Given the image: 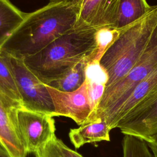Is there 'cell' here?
Segmentation results:
<instances>
[{
    "label": "cell",
    "instance_id": "obj_1",
    "mask_svg": "<svg viewBox=\"0 0 157 157\" xmlns=\"http://www.w3.org/2000/svg\"><path fill=\"white\" fill-rule=\"evenodd\" d=\"M77 15V0L50 2L28 13L0 49L23 59L34 55L74 28Z\"/></svg>",
    "mask_w": 157,
    "mask_h": 157
},
{
    "label": "cell",
    "instance_id": "obj_2",
    "mask_svg": "<svg viewBox=\"0 0 157 157\" xmlns=\"http://www.w3.org/2000/svg\"><path fill=\"white\" fill-rule=\"evenodd\" d=\"M97 31L92 28H73L36 54L24 58V62L47 85L63 77L80 63L96 59Z\"/></svg>",
    "mask_w": 157,
    "mask_h": 157
},
{
    "label": "cell",
    "instance_id": "obj_3",
    "mask_svg": "<svg viewBox=\"0 0 157 157\" xmlns=\"http://www.w3.org/2000/svg\"><path fill=\"white\" fill-rule=\"evenodd\" d=\"M157 26V6L145 16L117 30L118 34L104 52L99 62L106 72L105 88L122 79L145 50Z\"/></svg>",
    "mask_w": 157,
    "mask_h": 157
},
{
    "label": "cell",
    "instance_id": "obj_4",
    "mask_svg": "<svg viewBox=\"0 0 157 157\" xmlns=\"http://www.w3.org/2000/svg\"><path fill=\"white\" fill-rule=\"evenodd\" d=\"M156 67H157V26L140 58L122 79L111 86L105 88L96 110L90 115L85 123L99 118Z\"/></svg>",
    "mask_w": 157,
    "mask_h": 157
},
{
    "label": "cell",
    "instance_id": "obj_5",
    "mask_svg": "<svg viewBox=\"0 0 157 157\" xmlns=\"http://www.w3.org/2000/svg\"><path fill=\"white\" fill-rule=\"evenodd\" d=\"M1 50L13 73L21 97L22 107L54 117L53 101L45 85L26 66L23 58Z\"/></svg>",
    "mask_w": 157,
    "mask_h": 157
},
{
    "label": "cell",
    "instance_id": "obj_6",
    "mask_svg": "<svg viewBox=\"0 0 157 157\" xmlns=\"http://www.w3.org/2000/svg\"><path fill=\"white\" fill-rule=\"evenodd\" d=\"M156 98L157 67L99 118L106 120L111 130L117 128L119 124L143 111Z\"/></svg>",
    "mask_w": 157,
    "mask_h": 157
},
{
    "label": "cell",
    "instance_id": "obj_7",
    "mask_svg": "<svg viewBox=\"0 0 157 157\" xmlns=\"http://www.w3.org/2000/svg\"><path fill=\"white\" fill-rule=\"evenodd\" d=\"M53 117L23 108L18 110V127L28 153H35L55 135Z\"/></svg>",
    "mask_w": 157,
    "mask_h": 157
},
{
    "label": "cell",
    "instance_id": "obj_8",
    "mask_svg": "<svg viewBox=\"0 0 157 157\" xmlns=\"http://www.w3.org/2000/svg\"><path fill=\"white\" fill-rule=\"evenodd\" d=\"M45 86L53 101L54 117L70 118L80 126L86 121L91 113V107L86 82L78 89L71 92L61 91L48 85Z\"/></svg>",
    "mask_w": 157,
    "mask_h": 157
},
{
    "label": "cell",
    "instance_id": "obj_9",
    "mask_svg": "<svg viewBox=\"0 0 157 157\" xmlns=\"http://www.w3.org/2000/svg\"><path fill=\"white\" fill-rule=\"evenodd\" d=\"M120 0H77L74 28L114 29Z\"/></svg>",
    "mask_w": 157,
    "mask_h": 157
},
{
    "label": "cell",
    "instance_id": "obj_10",
    "mask_svg": "<svg viewBox=\"0 0 157 157\" xmlns=\"http://www.w3.org/2000/svg\"><path fill=\"white\" fill-rule=\"evenodd\" d=\"M21 108L0 94V144L12 157L28 154L18 124L17 112Z\"/></svg>",
    "mask_w": 157,
    "mask_h": 157
},
{
    "label": "cell",
    "instance_id": "obj_11",
    "mask_svg": "<svg viewBox=\"0 0 157 157\" xmlns=\"http://www.w3.org/2000/svg\"><path fill=\"white\" fill-rule=\"evenodd\" d=\"M124 135H131L145 141L148 145L157 144V98L137 115L117 127Z\"/></svg>",
    "mask_w": 157,
    "mask_h": 157
},
{
    "label": "cell",
    "instance_id": "obj_12",
    "mask_svg": "<svg viewBox=\"0 0 157 157\" xmlns=\"http://www.w3.org/2000/svg\"><path fill=\"white\" fill-rule=\"evenodd\" d=\"M110 129L104 118L86 123L77 128L71 129L69 133L71 142L76 148L84 144L110 140Z\"/></svg>",
    "mask_w": 157,
    "mask_h": 157
},
{
    "label": "cell",
    "instance_id": "obj_13",
    "mask_svg": "<svg viewBox=\"0 0 157 157\" xmlns=\"http://www.w3.org/2000/svg\"><path fill=\"white\" fill-rule=\"evenodd\" d=\"M28 13L10 0H0V47L25 21Z\"/></svg>",
    "mask_w": 157,
    "mask_h": 157
},
{
    "label": "cell",
    "instance_id": "obj_14",
    "mask_svg": "<svg viewBox=\"0 0 157 157\" xmlns=\"http://www.w3.org/2000/svg\"><path fill=\"white\" fill-rule=\"evenodd\" d=\"M153 7L147 0H120L113 29L125 28L145 16Z\"/></svg>",
    "mask_w": 157,
    "mask_h": 157
},
{
    "label": "cell",
    "instance_id": "obj_15",
    "mask_svg": "<svg viewBox=\"0 0 157 157\" xmlns=\"http://www.w3.org/2000/svg\"><path fill=\"white\" fill-rule=\"evenodd\" d=\"M88 63H80L63 77L53 80L47 85L64 92H71L78 89L85 82V70Z\"/></svg>",
    "mask_w": 157,
    "mask_h": 157
},
{
    "label": "cell",
    "instance_id": "obj_16",
    "mask_svg": "<svg viewBox=\"0 0 157 157\" xmlns=\"http://www.w3.org/2000/svg\"><path fill=\"white\" fill-rule=\"evenodd\" d=\"M0 94L22 107L21 97L17 86L13 73L9 67L1 50Z\"/></svg>",
    "mask_w": 157,
    "mask_h": 157
},
{
    "label": "cell",
    "instance_id": "obj_17",
    "mask_svg": "<svg viewBox=\"0 0 157 157\" xmlns=\"http://www.w3.org/2000/svg\"><path fill=\"white\" fill-rule=\"evenodd\" d=\"M34 154L36 157H83L65 145L55 134Z\"/></svg>",
    "mask_w": 157,
    "mask_h": 157
},
{
    "label": "cell",
    "instance_id": "obj_18",
    "mask_svg": "<svg viewBox=\"0 0 157 157\" xmlns=\"http://www.w3.org/2000/svg\"><path fill=\"white\" fill-rule=\"evenodd\" d=\"M122 145L123 157H157L145 141L135 136L124 135Z\"/></svg>",
    "mask_w": 157,
    "mask_h": 157
},
{
    "label": "cell",
    "instance_id": "obj_19",
    "mask_svg": "<svg viewBox=\"0 0 157 157\" xmlns=\"http://www.w3.org/2000/svg\"><path fill=\"white\" fill-rule=\"evenodd\" d=\"M118 34V31L109 28H102L97 31L96 42L98 53L95 60L99 61L107 48L111 44Z\"/></svg>",
    "mask_w": 157,
    "mask_h": 157
},
{
    "label": "cell",
    "instance_id": "obj_20",
    "mask_svg": "<svg viewBox=\"0 0 157 157\" xmlns=\"http://www.w3.org/2000/svg\"><path fill=\"white\" fill-rule=\"evenodd\" d=\"M0 157H12L0 144Z\"/></svg>",
    "mask_w": 157,
    "mask_h": 157
},
{
    "label": "cell",
    "instance_id": "obj_21",
    "mask_svg": "<svg viewBox=\"0 0 157 157\" xmlns=\"http://www.w3.org/2000/svg\"><path fill=\"white\" fill-rule=\"evenodd\" d=\"M149 147L151 148V150L153 151V152L156 155H157V144L154 145H150V146H149Z\"/></svg>",
    "mask_w": 157,
    "mask_h": 157
},
{
    "label": "cell",
    "instance_id": "obj_22",
    "mask_svg": "<svg viewBox=\"0 0 157 157\" xmlns=\"http://www.w3.org/2000/svg\"><path fill=\"white\" fill-rule=\"evenodd\" d=\"M50 2H60L59 0H49Z\"/></svg>",
    "mask_w": 157,
    "mask_h": 157
}]
</instances>
